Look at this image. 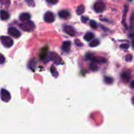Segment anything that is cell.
<instances>
[{
  "instance_id": "cell-10",
  "label": "cell",
  "mask_w": 134,
  "mask_h": 134,
  "mask_svg": "<svg viewBox=\"0 0 134 134\" xmlns=\"http://www.w3.org/2000/svg\"><path fill=\"white\" fill-rule=\"evenodd\" d=\"M71 45V43L70 41H64L62 44L63 51L65 52H69V51H70Z\"/></svg>"
},
{
  "instance_id": "cell-3",
  "label": "cell",
  "mask_w": 134,
  "mask_h": 134,
  "mask_svg": "<svg viewBox=\"0 0 134 134\" xmlns=\"http://www.w3.org/2000/svg\"><path fill=\"white\" fill-rule=\"evenodd\" d=\"M11 96L10 94L5 89H1V99L3 102L7 103L10 100Z\"/></svg>"
},
{
  "instance_id": "cell-31",
  "label": "cell",
  "mask_w": 134,
  "mask_h": 134,
  "mask_svg": "<svg viewBox=\"0 0 134 134\" xmlns=\"http://www.w3.org/2000/svg\"><path fill=\"white\" fill-rule=\"evenodd\" d=\"M132 47H133V48H134V39H133V40H132Z\"/></svg>"
},
{
  "instance_id": "cell-5",
  "label": "cell",
  "mask_w": 134,
  "mask_h": 134,
  "mask_svg": "<svg viewBox=\"0 0 134 134\" xmlns=\"http://www.w3.org/2000/svg\"><path fill=\"white\" fill-rule=\"evenodd\" d=\"M105 5L102 1H98V2H96L94 4V9L96 13H102L105 10Z\"/></svg>"
},
{
  "instance_id": "cell-24",
  "label": "cell",
  "mask_w": 134,
  "mask_h": 134,
  "mask_svg": "<svg viewBox=\"0 0 134 134\" xmlns=\"http://www.w3.org/2000/svg\"><path fill=\"white\" fill-rule=\"evenodd\" d=\"M132 60V55L128 54L126 56V60L127 62H130Z\"/></svg>"
},
{
  "instance_id": "cell-17",
  "label": "cell",
  "mask_w": 134,
  "mask_h": 134,
  "mask_svg": "<svg viewBox=\"0 0 134 134\" xmlns=\"http://www.w3.org/2000/svg\"><path fill=\"white\" fill-rule=\"evenodd\" d=\"M99 41L98 39H95V40L92 41L90 43L89 45H90V47H96L97 46L99 45Z\"/></svg>"
},
{
  "instance_id": "cell-6",
  "label": "cell",
  "mask_w": 134,
  "mask_h": 134,
  "mask_svg": "<svg viewBox=\"0 0 134 134\" xmlns=\"http://www.w3.org/2000/svg\"><path fill=\"white\" fill-rule=\"evenodd\" d=\"M8 34L9 35H11L12 37L15 38H18L19 37H20L21 35V32L18 30L16 29L15 27H9L8 29Z\"/></svg>"
},
{
  "instance_id": "cell-11",
  "label": "cell",
  "mask_w": 134,
  "mask_h": 134,
  "mask_svg": "<svg viewBox=\"0 0 134 134\" xmlns=\"http://www.w3.org/2000/svg\"><path fill=\"white\" fill-rule=\"evenodd\" d=\"M92 61L96 63H105L107 60L104 58L101 57V56H94Z\"/></svg>"
},
{
  "instance_id": "cell-26",
  "label": "cell",
  "mask_w": 134,
  "mask_h": 134,
  "mask_svg": "<svg viewBox=\"0 0 134 134\" xmlns=\"http://www.w3.org/2000/svg\"><path fill=\"white\" fill-rule=\"evenodd\" d=\"M120 47H121L122 48H128L130 47V45L128 44H122L120 45Z\"/></svg>"
},
{
  "instance_id": "cell-2",
  "label": "cell",
  "mask_w": 134,
  "mask_h": 134,
  "mask_svg": "<svg viewBox=\"0 0 134 134\" xmlns=\"http://www.w3.org/2000/svg\"><path fill=\"white\" fill-rule=\"evenodd\" d=\"M1 42L3 46H5L7 48H10L14 44L13 39L9 36H1Z\"/></svg>"
},
{
  "instance_id": "cell-25",
  "label": "cell",
  "mask_w": 134,
  "mask_h": 134,
  "mask_svg": "<svg viewBox=\"0 0 134 134\" xmlns=\"http://www.w3.org/2000/svg\"><path fill=\"white\" fill-rule=\"evenodd\" d=\"M46 1L51 4H56L57 3L58 0H46Z\"/></svg>"
},
{
  "instance_id": "cell-20",
  "label": "cell",
  "mask_w": 134,
  "mask_h": 134,
  "mask_svg": "<svg viewBox=\"0 0 134 134\" xmlns=\"http://www.w3.org/2000/svg\"><path fill=\"white\" fill-rule=\"evenodd\" d=\"M47 48H45V50L43 49V51H41L40 54V58L41 59H44V58L47 56Z\"/></svg>"
},
{
  "instance_id": "cell-28",
  "label": "cell",
  "mask_w": 134,
  "mask_h": 134,
  "mask_svg": "<svg viewBox=\"0 0 134 134\" xmlns=\"http://www.w3.org/2000/svg\"><path fill=\"white\" fill-rule=\"evenodd\" d=\"M88 20V17H86V16H82V18H81V21H82V22H86V21Z\"/></svg>"
},
{
  "instance_id": "cell-19",
  "label": "cell",
  "mask_w": 134,
  "mask_h": 134,
  "mask_svg": "<svg viewBox=\"0 0 134 134\" xmlns=\"http://www.w3.org/2000/svg\"><path fill=\"white\" fill-rule=\"evenodd\" d=\"M104 82L105 83L107 84V85H110V84H112L113 82V79L110 77H105L104 78Z\"/></svg>"
},
{
  "instance_id": "cell-23",
  "label": "cell",
  "mask_w": 134,
  "mask_h": 134,
  "mask_svg": "<svg viewBox=\"0 0 134 134\" xmlns=\"http://www.w3.org/2000/svg\"><path fill=\"white\" fill-rule=\"evenodd\" d=\"M94 56L92 53H87L86 54V60H92Z\"/></svg>"
},
{
  "instance_id": "cell-33",
  "label": "cell",
  "mask_w": 134,
  "mask_h": 134,
  "mask_svg": "<svg viewBox=\"0 0 134 134\" xmlns=\"http://www.w3.org/2000/svg\"><path fill=\"white\" fill-rule=\"evenodd\" d=\"M128 1H132V0H128Z\"/></svg>"
},
{
  "instance_id": "cell-22",
  "label": "cell",
  "mask_w": 134,
  "mask_h": 134,
  "mask_svg": "<svg viewBox=\"0 0 134 134\" xmlns=\"http://www.w3.org/2000/svg\"><path fill=\"white\" fill-rule=\"evenodd\" d=\"M90 26L92 28L96 29L98 27V24H97L96 22L94 20H91L90 22Z\"/></svg>"
},
{
  "instance_id": "cell-15",
  "label": "cell",
  "mask_w": 134,
  "mask_h": 134,
  "mask_svg": "<svg viewBox=\"0 0 134 134\" xmlns=\"http://www.w3.org/2000/svg\"><path fill=\"white\" fill-rule=\"evenodd\" d=\"M121 77L124 81L128 82L130 79V73H128V72H124V73H122Z\"/></svg>"
},
{
  "instance_id": "cell-8",
  "label": "cell",
  "mask_w": 134,
  "mask_h": 134,
  "mask_svg": "<svg viewBox=\"0 0 134 134\" xmlns=\"http://www.w3.org/2000/svg\"><path fill=\"white\" fill-rule=\"evenodd\" d=\"M64 31L70 36H74L75 35V29L72 26H65L64 27Z\"/></svg>"
},
{
  "instance_id": "cell-7",
  "label": "cell",
  "mask_w": 134,
  "mask_h": 134,
  "mask_svg": "<svg viewBox=\"0 0 134 134\" xmlns=\"http://www.w3.org/2000/svg\"><path fill=\"white\" fill-rule=\"evenodd\" d=\"M54 15L53 13L51 11H48L44 14V20L46 22L48 23H52L54 21Z\"/></svg>"
},
{
  "instance_id": "cell-1",
  "label": "cell",
  "mask_w": 134,
  "mask_h": 134,
  "mask_svg": "<svg viewBox=\"0 0 134 134\" xmlns=\"http://www.w3.org/2000/svg\"><path fill=\"white\" fill-rule=\"evenodd\" d=\"M20 27L22 30L26 31H31L32 30H34V28H35V24H34V23L32 21L30 20L26 21L24 23L21 24L20 25Z\"/></svg>"
},
{
  "instance_id": "cell-13",
  "label": "cell",
  "mask_w": 134,
  "mask_h": 134,
  "mask_svg": "<svg viewBox=\"0 0 134 134\" xmlns=\"http://www.w3.org/2000/svg\"><path fill=\"white\" fill-rule=\"evenodd\" d=\"M94 38V34L92 32L87 33L86 35L84 36V39L86 41H90L91 40H92Z\"/></svg>"
},
{
  "instance_id": "cell-32",
  "label": "cell",
  "mask_w": 134,
  "mask_h": 134,
  "mask_svg": "<svg viewBox=\"0 0 134 134\" xmlns=\"http://www.w3.org/2000/svg\"><path fill=\"white\" fill-rule=\"evenodd\" d=\"M133 103L134 104V98L133 99Z\"/></svg>"
},
{
  "instance_id": "cell-12",
  "label": "cell",
  "mask_w": 134,
  "mask_h": 134,
  "mask_svg": "<svg viewBox=\"0 0 134 134\" xmlns=\"http://www.w3.org/2000/svg\"><path fill=\"white\" fill-rule=\"evenodd\" d=\"M58 15L62 18H68L69 16V13L67 10H63L59 12Z\"/></svg>"
},
{
  "instance_id": "cell-21",
  "label": "cell",
  "mask_w": 134,
  "mask_h": 134,
  "mask_svg": "<svg viewBox=\"0 0 134 134\" xmlns=\"http://www.w3.org/2000/svg\"><path fill=\"white\" fill-rule=\"evenodd\" d=\"M90 68L92 71H96L98 69V66H97L96 65V63L94 62H92L90 64Z\"/></svg>"
},
{
  "instance_id": "cell-4",
  "label": "cell",
  "mask_w": 134,
  "mask_h": 134,
  "mask_svg": "<svg viewBox=\"0 0 134 134\" xmlns=\"http://www.w3.org/2000/svg\"><path fill=\"white\" fill-rule=\"evenodd\" d=\"M49 58L56 65H60V64H61L62 63V60L61 57L58 54L55 53V52H51L50 53Z\"/></svg>"
},
{
  "instance_id": "cell-30",
  "label": "cell",
  "mask_w": 134,
  "mask_h": 134,
  "mask_svg": "<svg viewBox=\"0 0 134 134\" xmlns=\"http://www.w3.org/2000/svg\"><path fill=\"white\" fill-rule=\"evenodd\" d=\"M131 87L132 88H134V81H133L131 83Z\"/></svg>"
},
{
  "instance_id": "cell-29",
  "label": "cell",
  "mask_w": 134,
  "mask_h": 134,
  "mask_svg": "<svg viewBox=\"0 0 134 134\" xmlns=\"http://www.w3.org/2000/svg\"><path fill=\"white\" fill-rule=\"evenodd\" d=\"M0 63H1V64H3L4 63V62H5V58L3 57V56L2 54H1V59H0Z\"/></svg>"
},
{
  "instance_id": "cell-16",
  "label": "cell",
  "mask_w": 134,
  "mask_h": 134,
  "mask_svg": "<svg viewBox=\"0 0 134 134\" xmlns=\"http://www.w3.org/2000/svg\"><path fill=\"white\" fill-rule=\"evenodd\" d=\"M85 7L84 6V5H81L77 7V10H76V13H77V14L80 15V14H82V13L85 12Z\"/></svg>"
},
{
  "instance_id": "cell-27",
  "label": "cell",
  "mask_w": 134,
  "mask_h": 134,
  "mask_svg": "<svg viewBox=\"0 0 134 134\" xmlns=\"http://www.w3.org/2000/svg\"><path fill=\"white\" fill-rule=\"evenodd\" d=\"M75 43H76V44H77V46H79V47H81V46H82V43H81V42L80 41L79 39H75Z\"/></svg>"
},
{
  "instance_id": "cell-9",
  "label": "cell",
  "mask_w": 134,
  "mask_h": 134,
  "mask_svg": "<svg viewBox=\"0 0 134 134\" xmlns=\"http://www.w3.org/2000/svg\"><path fill=\"white\" fill-rule=\"evenodd\" d=\"M30 18H31V15L27 13H22L19 16L20 20L22 21V22H26V21L30 20Z\"/></svg>"
},
{
  "instance_id": "cell-18",
  "label": "cell",
  "mask_w": 134,
  "mask_h": 134,
  "mask_svg": "<svg viewBox=\"0 0 134 134\" xmlns=\"http://www.w3.org/2000/svg\"><path fill=\"white\" fill-rule=\"evenodd\" d=\"M51 73H52V75L54 76V77H57L58 76V73L57 72V71H56V69L55 68L54 66H51Z\"/></svg>"
},
{
  "instance_id": "cell-14",
  "label": "cell",
  "mask_w": 134,
  "mask_h": 134,
  "mask_svg": "<svg viewBox=\"0 0 134 134\" xmlns=\"http://www.w3.org/2000/svg\"><path fill=\"white\" fill-rule=\"evenodd\" d=\"M9 14L8 12L5 11V10H1V19L2 20H7L9 18Z\"/></svg>"
}]
</instances>
